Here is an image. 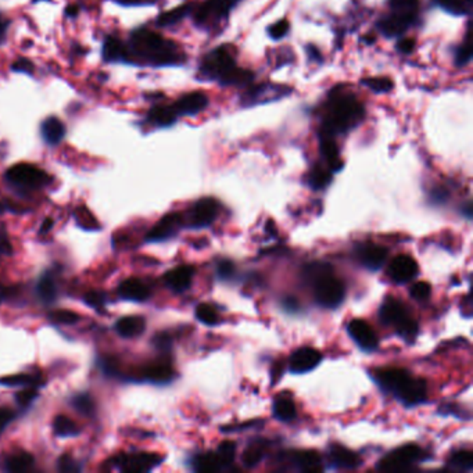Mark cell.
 Here are the masks:
<instances>
[{"label": "cell", "instance_id": "cell-15", "mask_svg": "<svg viewBox=\"0 0 473 473\" xmlns=\"http://www.w3.org/2000/svg\"><path fill=\"white\" fill-rule=\"evenodd\" d=\"M322 354L317 348L301 347L296 350L289 361V370L292 374H307L317 368L322 361Z\"/></svg>", "mask_w": 473, "mask_h": 473}, {"label": "cell", "instance_id": "cell-1", "mask_svg": "<svg viewBox=\"0 0 473 473\" xmlns=\"http://www.w3.org/2000/svg\"><path fill=\"white\" fill-rule=\"evenodd\" d=\"M366 116L365 104L344 85L332 88L318 109V136L336 139L358 128Z\"/></svg>", "mask_w": 473, "mask_h": 473}, {"label": "cell", "instance_id": "cell-32", "mask_svg": "<svg viewBox=\"0 0 473 473\" xmlns=\"http://www.w3.org/2000/svg\"><path fill=\"white\" fill-rule=\"evenodd\" d=\"M192 3H183L178 8H174L171 10L163 12L159 17L155 18V24L159 27H172L177 25L178 23H181L182 20H185L186 17H190L192 13Z\"/></svg>", "mask_w": 473, "mask_h": 473}, {"label": "cell", "instance_id": "cell-17", "mask_svg": "<svg viewBox=\"0 0 473 473\" xmlns=\"http://www.w3.org/2000/svg\"><path fill=\"white\" fill-rule=\"evenodd\" d=\"M183 218L179 213H171L157 222L147 235L149 242H163L175 236L182 227Z\"/></svg>", "mask_w": 473, "mask_h": 473}, {"label": "cell", "instance_id": "cell-35", "mask_svg": "<svg viewBox=\"0 0 473 473\" xmlns=\"http://www.w3.org/2000/svg\"><path fill=\"white\" fill-rule=\"evenodd\" d=\"M472 62V34H470V23H468L465 39L454 51V64L458 68L468 66Z\"/></svg>", "mask_w": 473, "mask_h": 473}, {"label": "cell", "instance_id": "cell-58", "mask_svg": "<svg viewBox=\"0 0 473 473\" xmlns=\"http://www.w3.org/2000/svg\"><path fill=\"white\" fill-rule=\"evenodd\" d=\"M154 343L160 348H168L171 346V337L167 333H160L154 337Z\"/></svg>", "mask_w": 473, "mask_h": 473}, {"label": "cell", "instance_id": "cell-48", "mask_svg": "<svg viewBox=\"0 0 473 473\" xmlns=\"http://www.w3.org/2000/svg\"><path fill=\"white\" fill-rule=\"evenodd\" d=\"M409 293H411V297L418 300V301H425L431 297V293H432V287L428 282H416L411 286L409 289Z\"/></svg>", "mask_w": 473, "mask_h": 473}, {"label": "cell", "instance_id": "cell-46", "mask_svg": "<svg viewBox=\"0 0 473 473\" xmlns=\"http://www.w3.org/2000/svg\"><path fill=\"white\" fill-rule=\"evenodd\" d=\"M73 405H74V408L78 412H81V413H84L86 416L93 415V412H94V402H93V398L89 394H78V396H75L74 400H73Z\"/></svg>", "mask_w": 473, "mask_h": 473}, {"label": "cell", "instance_id": "cell-38", "mask_svg": "<svg viewBox=\"0 0 473 473\" xmlns=\"http://www.w3.org/2000/svg\"><path fill=\"white\" fill-rule=\"evenodd\" d=\"M34 463H35L34 457L25 451L12 454L3 462L5 470H8V472H25V470L31 469L34 466Z\"/></svg>", "mask_w": 473, "mask_h": 473}, {"label": "cell", "instance_id": "cell-8", "mask_svg": "<svg viewBox=\"0 0 473 473\" xmlns=\"http://www.w3.org/2000/svg\"><path fill=\"white\" fill-rule=\"evenodd\" d=\"M379 317L383 324L393 327L405 342H412L419 332L416 321L411 317L405 305L397 298L387 297L383 301Z\"/></svg>", "mask_w": 473, "mask_h": 473}, {"label": "cell", "instance_id": "cell-52", "mask_svg": "<svg viewBox=\"0 0 473 473\" xmlns=\"http://www.w3.org/2000/svg\"><path fill=\"white\" fill-rule=\"evenodd\" d=\"M84 300L90 307L97 308V307H103L104 305V301H106V294L101 293V292H90V293H86L84 296Z\"/></svg>", "mask_w": 473, "mask_h": 473}, {"label": "cell", "instance_id": "cell-29", "mask_svg": "<svg viewBox=\"0 0 473 473\" xmlns=\"http://www.w3.org/2000/svg\"><path fill=\"white\" fill-rule=\"evenodd\" d=\"M192 466L196 472H205V473H212V472H218L225 469L228 465L225 463V461L220 457L218 452H205V454H199L193 458L192 461Z\"/></svg>", "mask_w": 473, "mask_h": 473}, {"label": "cell", "instance_id": "cell-30", "mask_svg": "<svg viewBox=\"0 0 473 473\" xmlns=\"http://www.w3.org/2000/svg\"><path fill=\"white\" fill-rule=\"evenodd\" d=\"M143 376L146 381H149L151 383L166 385L174 379L175 372H174L172 366L170 363L159 362V363H153V365L147 366L143 372Z\"/></svg>", "mask_w": 473, "mask_h": 473}, {"label": "cell", "instance_id": "cell-57", "mask_svg": "<svg viewBox=\"0 0 473 473\" xmlns=\"http://www.w3.org/2000/svg\"><path fill=\"white\" fill-rule=\"evenodd\" d=\"M305 50H307L308 57H309L311 62H317V63L320 62V63H322V55H321V51H320L318 47H315L312 44H308L305 47Z\"/></svg>", "mask_w": 473, "mask_h": 473}, {"label": "cell", "instance_id": "cell-22", "mask_svg": "<svg viewBox=\"0 0 473 473\" xmlns=\"http://www.w3.org/2000/svg\"><path fill=\"white\" fill-rule=\"evenodd\" d=\"M289 462L303 472L322 470V459L318 452L312 450H300L289 454Z\"/></svg>", "mask_w": 473, "mask_h": 473}, {"label": "cell", "instance_id": "cell-45", "mask_svg": "<svg viewBox=\"0 0 473 473\" xmlns=\"http://www.w3.org/2000/svg\"><path fill=\"white\" fill-rule=\"evenodd\" d=\"M290 32V23L286 18H282L267 28V34L272 40H282Z\"/></svg>", "mask_w": 473, "mask_h": 473}, {"label": "cell", "instance_id": "cell-59", "mask_svg": "<svg viewBox=\"0 0 473 473\" xmlns=\"http://www.w3.org/2000/svg\"><path fill=\"white\" fill-rule=\"evenodd\" d=\"M8 28H9V21L3 16H0V43L5 42Z\"/></svg>", "mask_w": 473, "mask_h": 473}, {"label": "cell", "instance_id": "cell-63", "mask_svg": "<svg viewBox=\"0 0 473 473\" xmlns=\"http://www.w3.org/2000/svg\"><path fill=\"white\" fill-rule=\"evenodd\" d=\"M51 225H53V221H51L50 218H47V220L43 222V225H42V228H40V232H42V233H43V232H47L49 228H50Z\"/></svg>", "mask_w": 473, "mask_h": 473}, {"label": "cell", "instance_id": "cell-21", "mask_svg": "<svg viewBox=\"0 0 473 473\" xmlns=\"http://www.w3.org/2000/svg\"><path fill=\"white\" fill-rule=\"evenodd\" d=\"M162 462V457L157 454H150V452H140L132 457L123 455L121 461L117 462L123 465V469L128 472H146L153 469Z\"/></svg>", "mask_w": 473, "mask_h": 473}, {"label": "cell", "instance_id": "cell-50", "mask_svg": "<svg viewBox=\"0 0 473 473\" xmlns=\"http://www.w3.org/2000/svg\"><path fill=\"white\" fill-rule=\"evenodd\" d=\"M235 275V264L229 259L221 261L217 266V277L222 281H228Z\"/></svg>", "mask_w": 473, "mask_h": 473}, {"label": "cell", "instance_id": "cell-40", "mask_svg": "<svg viewBox=\"0 0 473 473\" xmlns=\"http://www.w3.org/2000/svg\"><path fill=\"white\" fill-rule=\"evenodd\" d=\"M361 85L365 86L366 89H370L374 93L382 94V93H389L394 88V82L387 78V77H370L361 79Z\"/></svg>", "mask_w": 473, "mask_h": 473}, {"label": "cell", "instance_id": "cell-64", "mask_svg": "<svg viewBox=\"0 0 473 473\" xmlns=\"http://www.w3.org/2000/svg\"><path fill=\"white\" fill-rule=\"evenodd\" d=\"M155 2H157V0H144V5H153Z\"/></svg>", "mask_w": 473, "mask_h": 473}, {"label": "cell", "instance_id": "cell-31", "mask_svg": "<svg viewBox=\"0 0 473 473\" xmlns=\"http://www.w3.org/2000/svg\"><path fill=\"white\" fill-rule=\"evenodd\" d=\"M146 321L142 317H123L116 322V331L121 337L132 339L143 333Z\"/></svg>", "mask_w": 473, "mask_h": 473}, {"label": "cell", "instance_id": "cell-10", "mask_svg": "<svg viewBox=\"0 0 473 473\" xmlns=\"http://www.w3.org/2000/svg\"><path fill=\"white\" fill-rule=\"evenodd\" d=\"M6 179L18 188L24 189H38L44 186L50 178L39 167L28 163H21L10 167L6 172Z\"/></svg>", "mask_w": 473, "mask_h": 473}, {"label": "cell", "instance_id": "cell-26", "mask_svg": "<svg viewBox=\"0 0 473 473\" xmlns=\"http://www.w3.org/2000/svg\"><path fill=\"white\" fill-rule=\"evenodd\" d=\"M118 293L123 298L129 301H144L150 296L149 287L136 278H129L120 285Z\"/></svg>", "mask_w": 473, "mask_h": 473}, {"label": "cell", "instance_id": "cell-18", "mask_svg": "<svg viewBox=\"0 0 473 473\" xmlns=\"http://www.w3.org/2000/svg\"><path fill=\"white\" fill-rule=\"evenodd\" d=\"M357 254L361 264L365 268L371 271H378L385 266L389 251L386 247L379 244H363L358 248Z\"/></svg>", "mask_w": 473, "mask_h": 473}, {"label": "cell", "instance_id": "cell-55", "mask_svg": "<svg viewBox=\"0 0 473 473\" xmlns=\"http://www.w3.org/2000/svg\"><path fill=\"white\" fill-rule=\"evenodd\" d=\"M59 469L62 472H78V470H81V468L77 465V462L68 455H63L59 459Z\"/></svg>", "mask_w": 473, "mask_h": 473}, {"label": "cell", "instance_id": "cell-9", "mask_svg": "<svg viewBox=\"0 0 473 473\" xmlns=\"http://www.w3.org/2000/svg\"><path fill=\"white\" fill-rule=\"evenodd\" d=\"M424 458H425V451L422 448L415 444H408L385 455L379 461L378 469L386 470V472L407 470L412 468L413 465L419 463L420 461H424Z\"/></svg>", "mask_w": 473, "mask_h": 473}, {"label": "cell", "instance_id": "cell-23", "mask_svg": "<svg viewBox=\"0 0 473 473\" xmlns=\"http://www.w3.org/2000/svg\"><path fill=\"white\" fill-rule=\"evenodd\" d=\"M179 116L177 114L174 104H157L151 107L147 113V121L157 128H168L178 121Z\"/></svg>", "mask_w": 473, "mask_h": 473}, {"label": "cell", "instance_id": "cell-19", "mask_svg": "<svg viewBox=\"0 0 473 473\" xmlns=\"http://www.w3.org/2000/svg\"><path fill=\"white\" fill-rule=\"evenodd\" d=\"M408 375L409 372L402 368H381L372 372V378L378 386L387 393H394Z\"/></svg>", "mask_w": 473, "mask_h": 473}, {"label": "cell", "instance_id": "cell-24", "mask_svg": "<svg viewBox=\"0 0 473 473\" xmlns=\"http://www.w3.org/2000/svg\"><path fill=\"white\" fill-rule=\"evenodd\" d=\"M328 455L332 466L337 469H355L361 465L359 457L354 451L340 444H332L329 447Z\"/></svg>", "mask_w": 473, "mask_h": 473}, {"label": "cell", "instance_id": "cell-5", "mask_svg": "<svg viewBox=\"0 0 473 473\" xmlns=\"http://www.w3.org/2000/svg\"><path fill=\"white\" fill-rule=\"evenodd\" d=\"M389 13L376 23V29L386 38H401L415 27L420 16V0H387Z\"/></svg>", "mask_w": 473, "mask_h": 473}, {"label": "cell", "instance_id": "cell-7", "mask_svg": "<svg viewBox=\"0 0 473 473\" xmlns=\"http://www.w3.org/2000/svg\"><path fill=\"white\" fill-rule=\"evenodd\" d=\"M294 89L289 85L277 84V82H259L250 84L246 86L244 92L239 97V104L242 109H251L257 106H264V104L277 103L292 96Z\"/></svg>", "mask_w": 473, "mask_h": 473}, {"label": "cell", "instance_id": "cell-14", "mask_svg": "<svg viewBox=\"0 0 473 473\" xmlns=\"http://www.w3.org/2000/svg\"><path fill=\"white\" fill-rule=\"evenodd\" d=\"M209 104L208 96L201 90H193L182 94L175 103L174 109L179 117H194L204 112Z\"/></svg>", "mask_w": 473, "mask_h": 473}, {"label": "cell", "instance_id": "cell-2", "mask_svg": "<svg viewBox=\"0 0 473 473\" xmlns=\"http://www.w3.org/2000/svg\"><path fill=\"white\" fill-rule=\"evenodd\" d=\"M128 62L150 67H178L186 62V53L178 43L149 28H138L131 34Z\"/></svg>", "mask_w": 473, "mask_h": 473}, {"label": "cell", "instance_id": "cell-6", "mask_svg": "<svg viewBox=\"0 0 473 473\" xmlns=\"http://www.w3.org/2000/svg\"><path fill=\"white\" fill-rule=\"evenodd\" d=\"M242 0H203L193 5L190 17L194 25L213 35L225 29L232 12L240 5Z\"/></svg>", "mask_w": 473, "mask_h": 473}, {"label": "cell", "instance_id": "cell-62", "mask_svg": "<svg viewBox=\"0 0 473 473\" xmlns=\"http://www.w3.org/2000/svg\"><path fill=\"white\" fill-rule=\"evenodd\" d=\"M78 13H79L78 6H68V8L66 9V14H67L68 17H75Z\"/></svg>", "mask_w": 473, "mask_h": 473}, {"label": "cell", "instance_id": "cell-44", "mask_svg": "<svg viewBox=\"0 0 473 473\" xmlns=\"http://www.w3.org/2000/svg\"><path fill=\"white\" fill-rule=\"evenodd\" d=\"M49 318L63 325H74L79 321V315L71 309H55L49 314Z\"/></svg>", "mask_w": 473, "mask_h": 473}, {"label": "cell", "instance_id": "cell-47", "mask_svg": "<svg viewBox=\"0 0 473 473\" xmlns=\"http://www.w3.org/2000/svg\"><path fill=\"white\" fill-rule=\"evenodd\" d=\"M36 383H38L36 376H32L29 374L10 375V376L0 379V385H3V386H21V385H36Z\"/></svg>", "mask_w": 473, "mask_h": 473}, {"label": "cell", "instance_id": "cell-54", "mask_svg": "<svg viewBox=\"0 0 473 473\" xmlns=\"http://www.w3.org/2000/svg\"><path fill=\"white\" fill-rule=\"evenodd\" d=\"M415 46H416L415 39H412V38H402V36H401V39H400V40L397 42V44H396L397 50L400 51L401 55H409V53H412V51L415 50Z\"/></svg>", "mask_w": 473, "mask_h": 473}, {"label": "cell", "instance_id": "cell-39", "mask_svg": "<svg viewBox=\"0 0 473 473\" xmlns=\"http://www.w3.org/2000/svg\"><path fill=\"white\" fill-rule=\"evenodd\" d=\"M53 429H55V433L60 437H74L81 433L79 426L74 422V420L63 415L55 419Z\"/></svg>", "mask_w": 473, "mask_h": 473}, {"label": "cell", "instance_id": "cell-61", "mask_svg": "<svg viewBox=\"0 0 473 473\" xmlns=\"http://www.w3.org/2000/svg\"><path fill=\"white\" fill-rule=\"evenodd\" d=\"M462 213L465 214V217H466L468 220L472 218V216H473V212H472V201H468V203L463 205Z\"/></svg>", "mask_w": 473, "mask_h": 473}, {"label": "cell", "instance_id": "cell-13", "mask_svg": "<svg viewBox=\"0 0 473 473\" xmlns=\"http://www.w3.org/2000/svg\"><path fill=\"white\" fill-rule=\"evenodd\" d=\"M347 332L361 350L375 351L379 346L376 332L363 320H353L347 327Z\"/></svg>", "mask_w": 473, "mask_h": 473}, {"label": "cell", "instance_id": "cell-3", "mask_svg": "<svg viewBox=\"0 0 473 473\" xmlns=\"http://www.w3.org/2000/svg\"><path fill=\"white\" fill-rule=\"evenodd\" d=\"M196 77L199 81L214 82L224 88H246L253 84L255 74L238 64L233 44L224 43L203 55Z\"/></svg>", "mask_w": 473, "mask_h": 473}, {"label": "cell", "instance_id": "cell-49", "mask_svg": "<svg viewBox=\"0 0 473 473\" xmlns=\"http://www.w3.org/2000/svg\"><path fill=\"white\" fill-rule=\"evenodd\" d=\"M235 452H236V444L232 442H224L220 444L218 447V454L220 457L225 461V463L229 466L233 462L235 458Z\"/></svg>", "mask_w": 473, "mask_h": 473}, {"label": "cell", "instance_id": "cell-51", "mask_svg": "<svg viewBox=\"0 0 473 473\" xmlns=\"http://www.w3.org/2000/svg\"><path fill=\"white\" fill-rule=\"evenodd\" d=\"M38 397V392L34 389V387H29V389H25L23 392H20L16 397L17 402L21 405V407H28L32 404V401Z\"/></svg>", "mask_w": 473, "mask_h": 473}, {"label": "cell", "instance_id": "cell-53", "mask_svg": "<svg viewBox=\"0 0 473 473\" xmlns=\"http://www.w3.org/2000/svg\"><path fill=\"white\" fill-rule=\"evenodd\" d=\"M14 419V412L8 407H0V435L12 424Z\"/></svg>", "mask_w": 473, "mask_h": 473}, {"label": "cell", "instance_id": "cell-34", "mask_svg": "<svg viewBox=\"0 0 473 473\" xmlns=\"http://www.w3.org/2000/svg\"><path fill=\"white\" fill-rule=\"evenodd\" d=\"M272 412L278 420H282V422H290V420L296 418L297 411H296V404L293 398L289 396L281 394L274 401Z\"/></svg>", "mask_w": 473, "mask_h": 473}, {"label": "cell", "instance_id": "cell-16", "mask_svg": "<svg viewBox=\"0 0 473 473\" xmlns=\"http://www.w3.org/2000/svg\"><path fill=\"white\" fill-rule=\"evenodd\" d=\"M418 264L416 261L407 254H400L392 259L389 266V277L396 283H407L412 281L418 275Z\"/></svg>", "mask_w": 473, "mask_h": 473}, {"label": "cell", "instance_id": "cell-37", "mask_svg": "<svg viewBox=\"0 0 473 473\" xmlns=\"http://www.w3.org/2000/svg\"><path fill=\"white\" fill-rule=\"evenodd\" d=\"M267 452V442H254L246 447L242 455V462L247 468L257 466Z\"/></svg>", "mask_w": 473, "mask_h": 473}, {"label": "cell", "instance_id": "cell-56", "mask_svg": "<svg viewBox=\"0 0 473 473\" xmlns=\"http://www.w3.org/2000/svg\"><path fill=\"white\" fill-rule=\"evenodd\" d=\"M12 70L16 73H23V74H31L34 71V64L27 60V59H18L13 63Z\"/></svg>", "mask_w": 473, "mask_h": 473}, {"label": "cell", "instance_id": "cell-11", "mask_svg": "<svg viewBox=\"0 0 473 473\" xmlns=\"http://www.w3.org/2000/svg\"><path fill=\"white\" fill-rule=\"evenodd\" d=\"M393 394L405 407H415L428 400V385L424 379L408 375Z\"/></svg>", "mask_w": 473, "mask_h": 473}, {"label": "cell", "instance_id": "cell-20", "mask_svg": "<svg viewBox=\"0 0 473 473\" xmlns=\"http://www.w3.org/2000/svg\"><path fill=\"white\" fill-rule=\"evenodd\" d=\"M320 139V153L325 162V166L333 172H339L343 170V160L340 157V151L336 143V139L328 136H318Z\"/></svg>", "mask_w": 473, "mask_h": 473}, {"label": "cell", "instance_id": "cell-12", "mask_svg": "<svg viewBox=\"0 0 473 473\" xmlns=\"http://www.w3.org/2000/svg\"><path fill=\"white\" fill-rule=\"evenodd\" d=\"M220 212L218 201L213 197H204L194 203L190 212V227L192 228H205L212 225Z\"/></svg>", "mask_w": 473, "mask_h": 473}, {"label": "cell", "instance_id": "cell-4", "mask_svg": "<svg viewBox=\"0 0 473 473\" xmlns=\"http://www.w3.org/2000/svg\"><path fill=\"white\" fill-rule=\"evenodd\" d=\"M303 277L314 289V297L325 308H337L346 297L344 283L333 274V268L322 262H314L304 268Z\"/></svg>", "mask_w": 473, "mask_h": 473}, {"label": "cell", "instance_id": "cell-27", "mask_svg": "<svg viewBox=\"0 0 473 473\" xmlns=\"http://www.w3.org/2000/svg\"><path fill=\"white\" fill-rule=\"evenodd\" d=\"M40 132L47 144L56 146L64 139L66 127L57 117H49L42 123Z\"/></svg>", "mask_w": 473, "mask_h": 473}, {"label": "cell", "instance_id": "cell-36", "mask_svg": "<svg viewBox=\"0 0 473 473\" xmlns=\"http://www.w3.org/2000/svg\"><path fill=\"white\" fill-rule=\"evenodd\" d=\"M435 3L448 14L462 17L472 13L473 0H435Z\"/></svg>", "mask_w": 473, "mask_h": 473}, {"label": "cell", "instance_id": "cell-43", "mask_svg": "<svg viewBox=\"0 0 473 473\" xmlns=\"http://www.w3.org/2000/svg\"><path fill=\"white\" fill-rule=\"evenodd\" d=\"M39 297L46 301V303H51L56 298L57 294V289H56V283L55 281L51 279L49 275H44L39 283H38V289H36Z\"/></svg>", "mask_w": 473, "mask_h": 473}, {"label": "cell", "instance_id": "cell-33", "mask_svg": "<svg viewBox=\"0 0 473 473\" xmlns=\"http://www.w3.org/2000/svg\"><path fill=\"white\" fill-rule=\"evenodd\" d=\"M332 178L333 172L325 164H315L308 172L307 182L314 190H322L332 182Z\"/></svg>", "mask_w": 473, "mask_h": 473}, {"label": "cell", "instance_id": "cell-28", "mask_svg": "<svg viewBox=\"0 0 473 473\" xmlns=\"http://www.w3.org/2000/svg\"><path fill=\"white\" fill-rule=\"evenodd\" d=\"M103 59L104 62H128V49L118 38L109 36L103 43Z\"/></svg>", "mask_w": 473, "mask_h": 473}, {"label": "cell", "instance_id": "cell-41", "mask_svg": "<svg viewBox=\"0 0 473 473\" xmlns=\"http://www.w3.org/2000/svg\"><path fill=\"white\" fill-rule=\"evenodd\" d=\"M448 466L457 470L473 469V454L470 450H459L454 452L448 459Z\"/></svg>", "mask_w": 473, "mask_h": 473}, {"label": "cell", "instance_id": "cell-42", "mask_svg": "<svg viewBox=\"0 0 473 473\" xmlns=\"http://www.w3.org/2000/svg\"><path fill=\"white\" fill-rule=\"evenodd\" d=\"M196 318L204 324V325H208V327H213V325H217L218 321H220V317H218V312L209 305V304H199L196 307Z\"/></svg>", "mask_w": 473, "mask_h": 473}, {"label": "cell", "instance_id": "cell-25", "mask_svg": "<svg viewBox=\"0 0 473 473\" xmlns=\"http://www.w3.org/2000/svg\"><path fill=\"white\" fill-rule=\"evenodd\" d=\"M194 277V268L190 266H181L168 271L164 281L170 289L174 292H185L190 287Z\"/></svg>", "mask_w": 473, "mask_h": 473}, {"label": "cell", "instance_id": "cell-60", "mask_svg": "<svg viewBox=\"0 0 473 473\" xmlns=\"http://www.w3.org/2000/svg\"><path fill=\"white\" fill-rule=\"evenodd\" d=\"M117 3L124 6H140L144 5V0H116Z\"/></svg>", "mask_w": 473, "mask_h": 473}]
</instances>
